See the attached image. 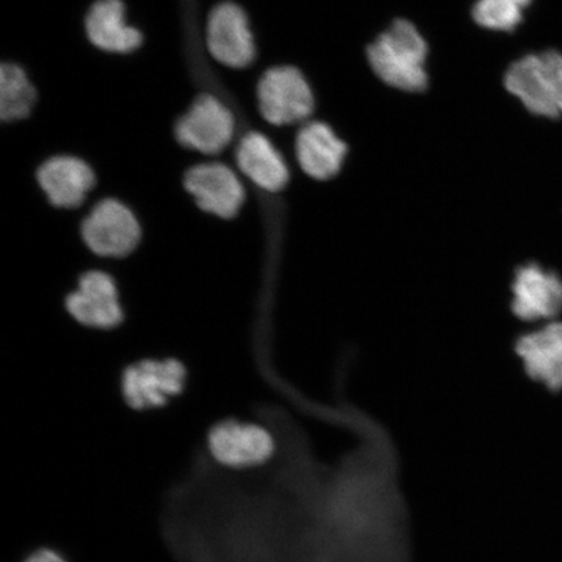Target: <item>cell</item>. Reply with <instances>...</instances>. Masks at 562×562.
I'll list each match as a JSON object with an SVG mask.
<instances>
[{
    "label": "cell",
    "mask_w": 562,
    "mask_h": 562,
    "mask_svg": "<svg viewBox=\"0 0 562 562\" xmlns=\"http://www.w3.org/2000/svg\"><path fill=\"white\" fill-rule=\"evenodd\" d=\"M278 451L269 428L256 422L227 418L217 422L207 435V453L217 467L248 472L267 465Z\"/></svg>",
    "instance_id": "3"
},
{
    "label": "cell",
    "mask_w": 562,
    "mask_h": 562,
    "mask_svg": "<svg viewBox=\"0 0 562 562\" xmlns=\"http://www.w3.org/2000/svg\"><path fill=\"white\" fill-rule=\"evenodd\" d=\"M427 42L417 26L400 19L368 47L369 65L386 86L419 93L428 86Z\"/></svg>",
    "instance_id": "1"
},
{
    "label": "cell",
    "mask_w": 562,
    "mask_h": 562,
    "mask_svg": "<svg viewBox=\"0 0 562 562\" xmlns=\"http://www.w3.org/2000/svg\"><path fill=\"white\" fill-rule=\"evenodd\" d=\"M504 86L533 115L558 119L562 114V55L558 52L526 55L513 63Z\"/></svg>",
    "instance_id": "2"
},
{
    "label": "cell",
    "mask_w": 562,
    "mask_h": 562,
    "mask_svg": "<svg viewBox=\"0 0 562 562\" xmlns=\"http://www.w3.org/2000/svg\"><path fill=\"white\" fill-rule=\"evenodd\" d=\"M83 243L98 257L124 258L135 251L140 226L135 214L114 199L98 202L81 226Z\"/></svg>",
    "instance_id": "7"
},
{
    "label": "cell",
    "mask_w": 562,
    "mask_h": 562,
    "mask_svg": "<svg viewBox=\"0 0 562 562\" xmlns=\"http://www.w3.org/2000/svg\"><path fill=\"white\" fill-rule=\"evenodd\" d=\"M207 47L214 59L232 68L251 65L256 56L255 38L248 18L234 3H222L211 12L207 23Z\"/></svg>",
    "instance_id": "12"
},
{
    "label": "cell",
    "mask_w": 562,
    "mask_h": 562,
    "mask_svg": "<svg viewBox=\"0 0 562 562\" xmlns=\"http://www.w3.org/2000/svg\"><path fill=\"white\" fill-rule=\"evenodd\" d=\"M188 372L175 358L131 364L122 375L121 391L132 411L164 409L186 391Z\"/></svg>",
    "instance_id": "5"
},
{
    "label": "cell",
    "mask_w": 562,
    "mask_h": 562,
    "mask_svg": "<svg viewBox=\"0 0 562 562\" xmlns=\"http://www.w3.org/2000/svg\"><path fill=\"white\" fill-rule=\"evenodd\" d=\"M531 0H477L473 19L484 30L512 32L521 24Z\"/></svg>",
    "instance_id": "18"
},
{
    "label": "cell",
    "mask_w": 562,
    "mask_h": 562,
    "mask_svg": "<svg viewBox=\"0 0 562 562\" xmlns=\"http://www.w3.org/2000/svg\"><path fill=\"white\" fill-rule=\"evenodd\" d=\"M186 191L205 213L231 220L244 205L245 191L240 179L223 164L199 165L184 178Z\"/></svg>",
    "instance_id": "10"
},
{
    "label": "cell",
    "mask_w": 562,
    "mask_h": 562,
    "mask_svg": "<svg viewBox=\"0 0 562 562\" xmlns=\"http://www.w3.org/2000/svg\"><path fill=\"white\" fill-rule=\"evenodd\" d=\"M67 311L81 326L111 329L123 322L115 280L103 271L83 273L76 290L66 300Z\"/></svg>",
    "instance_id": "11"
},
{
    "label": "cell",
    "mask_w": 562,
    "mask_h": 562,
    "mask_svg": "<svg viewBox=\"0 0 562 562\" xmlns=\"http://www.w3.org/2000/svg\"><path fill=\"white\" fill-rule=\"evenodd\" d=\"M257 94L262 116L273 125L307 122L314 111L313 90L301 70L292 66L267 70Z\"/></svg>",
    "instance_id": "6"
},
{
    "label": "cell",
    "mask_w": 562,
    "mask_h": 562,
    "mask_svg": "<svg viewBox=\"0 0 562 562\" xmlns=\"http://www.w3.org/2000/svg\"><path fill=\"white\" fill-rule=\"evenodd\" d=\"M87 33L91 44L109 53H131L143 42L136 27L125 23L121 0H98L91 5Z\"/></svg>",
    "instance_id": "16"
},
{
    "label": "cell",
    "mask_w": 562,
    "mask_h": 562,
    "mask_svg": "<svg viewBox=\"0 0 562 562\" xmlns=\"http://www.w3.org/2000/svg\"><path fill=\"white\" fill-rule=\"evenodd\" d=\"M347 153V144L326 123L306 122L297 133L296 157L302 170L313 179L334 178Z\"/></svg>",
    "instance_id": "14"
},
{
    "label": "cell",
    "mask_w": 562,
    "mask_h": 562,
    "mask_svg": "<svg viewBox=\"0 0 562 562\" xmlns=\"http://www.w3.org/2000/svg\"><path fill=\"white\" fill-rule=\"evenodd\" d=\"M24 562H69V560L54 548H40L27 557Z\"/></svg>",
    "instance_id": "19"
},
{
    "label": "cell",
    "mask_w": 562,
    "mask_h": 562,
    "mask_svg": "<svg viewBox=\"0 0 562 562\" xmlns=\"http://www.w3.org/2000/svg\"><path fill=\"white\" fill-rule=\"evenodd\" d=\"M527 378L551 393L562 392V321L527 329L515 342Z\"/></svg>",
    "instance_id": "9"
},
{
    "label": "cell",
    "mask_w": 562,
    "mask_h": 562,
    "mask_svg": "<svg viewBox=\"0 0 562 562\" xmlns=\"http://www.w3.org/2000/svg\"><path fill=\"white\" fill-rule=\"evenodd\" d=\"M35 90L23 69L4 63L0 68V117L4 122L21 121L31 114Z\"/></svg>",
    "instance_id": "17"
},
{
    "label": "cell",
    "mask_w": 562,
    "mask_h": 562,
    "mask_svg": "<svg viewBox=\"0 0 562 562\" xmlns=\"http://www.w3.org/2000/svg\"><path fill=\"white\" fill-rule=\"evenodd\" d=\"M46 199L58 209H76L95 187V175L80 158L59 156L45 161L37 172Z\"/></svg>",
    "instance_id": "13"
},
{
    "label": "cell",
    "mask_w": 562,
    "mask_h": 562,
    "mask_svg": "<svg viewBox=\"0 0 562 562\" xmlns=\"http://www.w3.org/2000/svg\"><path fill=\"white\" fill-rule=\"evenodd\" d=\"M235 135L232 112L213 95L196 98L191 110L176 125L179 143L205 156H215L229 145Z\"/></svg>",
    "instance_id": "8"
},
{
    "label": "cell",
    "mask_w": 562,
    "mask_h": 562,
    "mask_svg": "<svg viewBox=\"0 0 562 562\" xmlns=\"http://www.w3.org/2000/svg\"><path fill=\"white\" fill-rule=\"evenodd\" d=\"M510 311L527 328L561 318L562 278L539 262L519 265L510 283Z\"/></svg>",
    "instance_id": "4"
},
{
    "label": "cell",
    "mask_w": 562,
    "mask_h": 562,
    "mask_svg": "<svg viewBox=\"0 0 562 562\" xmlns=\"http://www.w3.org/2000/svg\"><path fill=\"white\" fill-rule=\"evenodd\" d=\"M236 161L246 178L266 192H279L290 181L283 156L262 133L250 132L241 138Z\"/></svg>",
    "instance_id": "15"
}]
</instances>
